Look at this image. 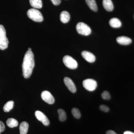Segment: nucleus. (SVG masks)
Masks as SVG:
<instances>
[{"mask_svg": "<svg viewBox=\"0 0 134 134\" xmlns=\"http://www.w3.org/2000/svg\"><path fill=\"white\" fill-rule=\"evenodd\" d=\"M35 115L38 120L42 122L45 126H48L50 124V121L47 117L40 111H36L35 112Z\"/></svg>", "mask_w": 134, "mask_h": 134, "instance_id": "8", "label": "nucleus"}, {"mask_svg": "<svg viewBox=\"0 0 134 134\" xmlns=\"http://www.w3.org/2000/svg\"><path fill=\"white\" fill-rule=\"evenodd\" d=\"M27 15L29 18L34 21H43V17L40 11L35 8L30 9L27 12Z\"/></svg>", "mask_w": 134, "mask_h": 134, "instance_id": "2", "label": "nucleus"}, {"mask_svg": "<svg viewBox=\"0 0 134 134\" xmlns=\"http://www.w3.org/2000/svg\"><path fill=\"white\" fill-rule=\"evenodd\" d=\"M60 20L63 23H66L69 21L70 19V15L66 11H63L60 15Z\"/></svg>", "mask_w": 134, "mask_h": 134, "instance_id": "13", "label": "nucleus"}, {"mask_svg": "<svg viewBox=\"0 0 134 134\" xmlns=\"http://www.w3.org/2000/svg\"><path fill=\"white\" fill-rule=\"evenodd\" d=\"M34 66L33 53L31 50H28L25 54L22 65L23 75L25 78H29L30 77Z\"/></svg>", "mask_w": 134, "mask_h": 134, "instance_id": "1", "label": "nucleus"}, {"mask_svg": "<svg viewBox=\"0 0 134 134\" xmlns=\"http://www.w3.org/2000/svg\"><path fill=\"white\" fill-rule=\"evenodd\" d=\"M72 113L76 119H79L81 117V114L79 109L76 108H73L72 110Z\"/></svg>", "mask_w": 134, "mask_h": 134, "instance_id": "21", "label": "nucleus"}, {"mask_svg": "<svg viewBox=\"0 0 134 134\" xmlns=\"http://www.w3.org/2000/svg\"><path fill=\"white\" fill-rule=\"evenodd\" d=\"M14 102L12 100L8 101L5 104L3 107V110L5 112H8L12 110L14 107Z\"/></svg>", "mask_w": 134, "mask_h": 134, "instance_id": "19", "label": "nucleus"}, {"mask_svg": "<svg viewBox=\"0 0 134 134\" xmlns=\"http://www.w3.org/2000/svg\"><path fill=\"white\" fill-rule=\"evenodd\" d=\"M101 97L103 99L105 100H109L111 98L110 93L107 91H104L101 94Z\"/></svg>", "mask_w": 134, "mask_h": 134, "instance_id": "22", "label": "nucleus"}, {"mask_svg": "<svg viewBox=\"0 0 134 134\" xmlns=\"http://www.w3.org/2000/svg\"><path fill=\"white\" fill-rule=\"evenodd\" d=\"M7 124L10 128L15 127L18 126V122L16 120L13 118H9L7 120Z\"/></svg>", "mask_w": 134, "mask_h": 134, "instance_id": "18", "label": "nucleus"}, {"mask_svg": "<svg viewBox=\"0 0 134 134\" xmlns=\"http://www.w3.org/2000/svg\"><path fill=\"white\" fill-rule=\"evenodd\" d=\"M31 5L34 8L40 9L42 7L41 0H29Z\"/></svg>", "mask_w": 134, "mask_h": 134, "instance_id": "17", "label": "nucleus"}, {"mask_svg": "<svg viewBox=\"0 0 134 134\" xmlns=\"http://www.w3.org/2000/svg\"><path fill=\"white\" fill-rule=\"evenodd\" d=\"M53 4L55 5H59L61 2V0H51Z\"/></svg>", "mask_w": 134, "mask_h": 134, "instance_id": "25", "label": "nucleus"}, {"mask_svg": "<svg viewBox=\"0 0 134 134\" xmlns=\"http://www.w3.org/2000/svg\"><path fill=\"white\" fill-rule=\"evenodd\" d=\"M59 114V119L60 121H64L67 119L66 114L65 111L63 109H59L58 111Z\"/></svg>", "mask_w": 134, "mask_h": 134, "instance_id": "20", "label": "nucleus"}, {"mask_svg": "<svg viewBox=\"0 0 134 134\" xmlns=\"http://www.w3.org/2000/svg\"><path fill=\"white\" fill-rule=\"evenodd\" d=\"M123 134H134V133L133 132H130V131H126Z\"/></svg>", "mask_w": 134, "mask_h": 134, "instance_id": "27", "label": "nucleus"}, {"mask_svg": "<svg viewBox=\"0 0 134 134\" xmlns=\"http://www.w3.org/2000/svg\"><path fill=\"white\" fill-rule=\"evenodd\" d=\"M109 24L110 26L113 28H119L121 26V23L120 21L116 18H114L110 20Z\"/></svg>", "mask_w": 134, "mask_h": 134, "instance_id": "14", "label": "nucleus"}, {"mask_svg": "<svg viewBox=\"0 0 134 134\" xmlns=\"http://www.w3.org/2000/svg\"><path fill=\"white\" fill-rule=\"evenodd\" d=\"M41 97L43 100L50 104H52L54 103V98L49 91H44L41 93Z\"/></svg>", "mask_w": 134, "mask_h": 134, "instance_id": "7", "label": "nucleus"}, {"mask_svg": "<svg viewBox=\"0 0 134 134\" xmlns=\"http://www.w3.org/2000/svg\"><path fill=\"white\" fill-rule=\"evenodd\" d=\"M76 29L78 33L83 36H88L91 32L90 28L87 25L82 22L77 24Z\"/></svg>", "mask_w": 134, "mask_h": 134, "instance_id": "4", "label": "nucleus"}, {"mask_svg": "<svg viewBox=\"0 0 134 134\" xmlns=\"http://www.w3.org/2000/svg\"><path fill=\"white\" fill-rule=\"evenodd\" d=\"M116 40L117 43L123 45L129 44L132 42V40L131 39L125 36L118 37L117 38Z\"/></svg>", "mask_w": 134, "mask_h": 134, "instance_id": "11", "label": "nucleus"}, {"mask_svg": "<svg viewBox=\"0 0 134 134\" xmlns=\"http://www.w3.org/2000/svg\"><path fill=\"white\" fill-rule=\"evenodd\" d=\"M86 4L94 12H97L98 10L97 6L95 0H85Z\"/></svg>", "mask_w": 134, "mask_h": 134, "instance_id": "16", "label": "nucleus"}, {"mask_svg": "<svg viewBox=\"0 0 134 134\" xmlns=\"http://www.w3.org/2000/svg\"><path fill=\"white\" fill-rule=\"evenodd\" d=\"M106 134H117L113 130H110L106 132Z\"/></svg>", "mask_w": 134, "mask_h": 134, "instance_id": "26", "label": "nucleus"}, {"mask_svg": "<svg viewBox=\"0 0 134 134\" xmlns=\"http://www.w3.org/2000/svg\"><path fill=\"white\" fill-rule=\"evenodd\" d=\"M64 82L66 86L70 91L72 93H75L76 91V87L73 81L70 78L65 77L64 79Z\"/></svg>", "mask_w": 134, "mask_h": 134, "instance_id": "9", "label": "nucleus"}, {"mask_svg": "<svg viewBox=\"0 0 134 134\" xmlns=\"http://www.w3.org/2000/svg\"><path fill=\"white\" fill-rule=\"evenodd\" d=\"M29 125L27 122L23 121L19 126L20 134H26L29 129Z\"/></svg>", "mask_w": 134, "mask_h": 134, "instance_id": "15", "label": "nucleus"}, {"mask_svg": "<svg viewBox=\"0 0 134 134\" xmlns=\"http://www.w3.org/2000/svg\"><path fill=\"white\" fill-rule=\"evenodd\" d=\"M63 61L65 66L70 69H76L77 67L76 61L69 55H66L64 56Z\"/></svg>", "mask_w": 134, "mask_h": 134, "instance_id": "5", "label": "nucleus"}, {"mask_svg": "<svg viewBox=\"0 0 134 134\" xmlns=\"http://www.w3.org/2000/svg\"><path fill=\"white\" fill-rule=\"evenodd\" d=\"M28 50H31V48L29 47V48H28Z\"/></svg>", "mask_w": 134, "mask_h": 134, "instance_id": "28", "label": "nucleus"}, {"mask_svg": "<svg viewBox=\"0 0 134 134\" xmlns=\"http://www.w3.org/2000/svg\"><path fill=\"white\" fill-rule=\"evenodd\" d=\"M9 41L6 37V32L4 26L0 25V49L4 50L8 48Z\"/></svg>", "mask_w": 134, "mask_h": 134, "instance_id": "3", "label": "nucleus"}, {"mask_svg": "<svg viewBox=\"0 0 134 134\" xmlns=\"http://www.w3.org/2000/svg\"><path fill=\"white\" fill-rule=\"evenodd\" d=\"M103 7L106 10L108 11H112L114 9V5L111 0H103Z\"/></svg>", "mask_w": 134, "mask_h": 134, "instance_id": "12", "label": "nucleus"}, {"mask_svg": "<svg viewBox=\"0 0 134 134\" xmlns=\"http://www.w3.org/2000/svg\"><path fill=\"white\" fill-rule=\"evenodd\" d=\"M83 58L90 63H93L96 60V57L93 54L88 51H83L81 53Z\"/></svg>", "mask_w": 134, "mask_h": 134, "instance_id": "10", "label": "nucleus"}, {"mask_svg": "<svg viewBox=\"0 0 134 134\" xmlns=\"http://www.w3.org/2000/svg\"><path fill=\"white\" fill-rule=\"evenodd\" d=\"M82 83L84 88L90 91L95 90L97 86V82L91 79H86L84 80Z\"/></svg>", "mask_w": 134, "mask_h": 134, "instance_id": "6", "label": "nucleus"}, {"mask_svg": "<svg viewBox=\"0 0 134 134\" xmlns=\"http://www.w3.org/2000/svg\"><path fill=\"white\" fill-rule=\"evenodd\" d=\"M99 108L101 111L105 112H107L109 111V108L106 105H101L99 107Z\"/></svg>", "mask_w": 134, "mask_h": 134, "instance_id": "23", "label": "nucleus"}, {"mask_svg": "<svg viewBox=\"0 0 134 134\" xmlns=\"http://www.w3.org/2000/svg\"><path fill=\"white\" fill-rule=\"evenodd\" d=\"M5 127L4 123L0 121V134L5 130Z\"/></svg>", "mask_w": 134, "mask_h": 134, "instance_id": "24", "label": "nucleus"}]
</instances>
